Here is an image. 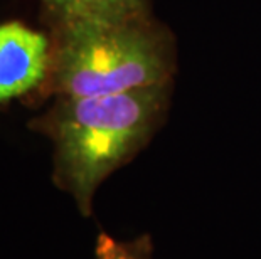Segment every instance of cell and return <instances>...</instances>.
I'll use <instances>...</instances> for the list:
<instances>
[{
  "label": "cell",
  "mask_w": 261,
  "mask_h": 259,
  "mask_svg": "<svg viewBox=\"0 0 261 259\" xmlns=\"http://www.w3.org/2000/svg\"><path fill=\"white\" fill-rule=\"evenodd\" d=\"M94 259H153V246L148 236L120 241L101 233L94 246Z\"/></svg>",
  "instance_id": "5"
},
{
  "label": "cell",
  "mask_w": 261,
  "mask_h": 259,
  "mask_svg": "<svg viewBox=\"0 0 261 259\" xmlns=\"http://www.w3.org/2000/svg\"><path fill=\"white\" fill-rule=\"evenodd\" d=\"M174 44L150 15L54 20L49 91L56 96L115 95L165 86Z\"/></svg>",
  "instance_id": "2"
},
{
  "label": "cell",
  "mask_w": 261,
  "mask_h": 259,
  "mask_svg": "<svg viewBox=\"0 0 261 259\" xmlns=\"http://www.w3.org/2000/svg\"><path fill=\"white\" fill-rule=\"evenodd\" d=\"M51 68V39L19 20L0 24V104L41 88Z\"/></svg>",
  "instance_id": "3"
},
{
  "label": "cell",
  "mask_w": 261,
  "mask_h": 259,
  "mask_svg": "<svg viewBox=\"0 0 261 259\" xmlns=\"http://www.w3.org/2000/svg\"><path fill=\"white\" fill-rule=\"evenodd\" d=\"M169 84L115 95L58 96L29 128L53 141V180L91 217L94 194L140 153L162 125Z\"/></svg>",
  "instance_id": "1"
},
{
  "label": "cell",
  "mask_w": 261,
  "mask_h": 259,
  "mask_svg": "<svg viewBox=\"0 0 261 259\" xmlns=\"http://www.w3.org/2000/svg\"><path fill=\"white\" fill-rule=\"evenodd\" d=\"M53 20L123 19L148 15V0H41Z\"/></svg>",
  "instance_id": "4"
}]
</instances>
